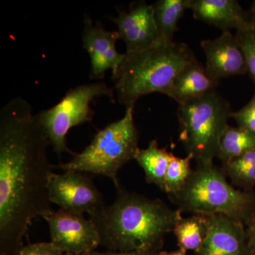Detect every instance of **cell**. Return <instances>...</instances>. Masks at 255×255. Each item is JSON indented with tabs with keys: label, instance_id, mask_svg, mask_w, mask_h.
Masks as SVG:
<instances>
[{
	"label": "cell",
	"instance_id": "6da1fadb",
	"mask_svg": "<svg viewBox=\"0 0 255 255\" xmlns=\"http://www.w3.org/2000/svg\"><path fill=\"white\" fill-rule=\"evenodd\" d=\"M49 139L31 105L17 97L0 111V255H16L32 221L50 209Z\"/></svg>",
	"mask_w": 255,
	"mask_h": 255
},
{
	"label": "cell",
	"instance_id": "7a4b0ae2",
	"mask_svg": "<svg viewBox=\"0 0 255 255\" xmlns=\"http://www.w3.org/2000/svg\"><path fill=\"white\" fill-rule=\"evenodd\" d=\"M113 204L90 217L100 236V246L112 251L152 254L160 251L164 237L182 219L180 210L159 199L117 189Z\"/></svg>",
	"mask_w": 255,
	"mask_h": 255
},
{
	"label": "cell",
	"instance_id": "3957f363",
	"mask_svg": "<svg viewBox=\"0 0 255 255\" xmlns=\"http://www.w3.org/2000/svg\"><path fill=\"white\" fill-rule=\"evenodd\" d=\"M195 58L188 45L174 41H159L145 50L125 53L112 75L117 100L127 109L142 96L154 92L167 96L177 74Z\"/></svg>",
	"mask_w": 255,
	"mask_h": 255
},
{
	"label": "cell",
	"instance_id": "277c9868",
	"mask_svg": "<svg viewBox=\"0 0 255 255\" xmlns=\"http://www.w3.org/2000/svg\"><path fill=\"white\" fill-rule=\"evenodd\" d=\"M181 212L191 215H224L244 225L255 216V194L236 189L222 168L197 164L177 194L169 196Z\"/></svg>",
	"mask_w": 255,
	"mask_h": 255
},
{
	"label": "cell",
	"instance_id": "5b68a950",
	"mask_svg": "<svg viewBox=\"0 0 255 255\" xmlns=\"http://www.w3.org/2000/svg\"><path fill=\"white\" fill-rule=\"evenodd\" d=\"M233 112L229 102L216 90L178 106L179 140L197 164H214Z\"/></svg>",
	"mask_w": 255,
	"mask_h": 255
},
{
	"label": "cell",
	"instance_id": "8992f818",
	"mask_svg": "<svg viewBox=\"0 0 255 255\" xmlns=\"http://www.w3.org/2000/svg\"><path fill=\"white\" fill-rule=\"evenodd\" d=\"M134 107L126 109L124 117L100 130L86 148L74 153L67 163H60L65 171H75L104 176L112 179L121 189L119 171L132 159L139 150V135L133 119Z\"/></svg>",
	"mask_w": 255,
	"mask_h": 255
},
{
	"label": "cell",
	"instance_id": "52a82bcc",
	"mask_svg": "<svg viewBox=\"0 0 255 255\" xmlns=\"http://www.w3.org/2000/svg\"><path fill=\"white\" fill-rule=\"evenodd\" d=\"M114 92V88L104 82L80 85L69 90L57 105L36 115L48 135L50 145L60 159L63 152L72 155L75 153L67 145L66 135L72 128L92 122V101L97 97H107L115 103Z\"/></svg>",
	"mask_w": 255,
	"mask_h": 255
},
{
	"label": "cell",
	"instance_id": "ba28073f",
	"mask_svg": "<svg viewBox=\"0 0 255 255\" xmlns=\"http://www.w3.org/2000/svg\"><path fill=\"white\" fill-rule=\"evenodd\" d=\"M50 203L60 209L75 213L97 216L106 205L103 195L91 178L82 172L65 171L52 174L48 186Z\"/></svg>",
	"mask_w": 255,
	"mask_h": 255
},
{
	"label": "cell",
	"instance_id": "9c48e42d",
	"mask_svg": "<svg viewBox=\"0 0 255 255\" xmlns=\"http://www.w3.org/2000/svg\"><path fill=\"white\" fill-rule=\"evenodd\" d=\"M43 219L49 227L51 243L62 253L86 255L100 246L95 223L84 215L59 209Z\"/></svg>",
	"mask_w": 255,
	"mask_h": 255
},
{
	"label": "cell",
	"instance_id": "30bf717a",
	"mask_svg": "<svg viewBox=\"0 0 255 255\" xmlns=\"http://www.w3.org/2000/svg\"><path fill=\"white\" fill-rule=\"evenodd\" d=\"M111 18L118 27L119 39L125 43L126 53L145 50L159 41L152 4L145 1L132 2L128 11L119 10V16Z\"/></svg>",
	"mask_w": 255,
	"mask_h": 255
},
{
	"label": "cell",
	"instance_id": "8fae6325",
	"mask_svg": "<svg viewBox=\"0 0 255 255\" xmlns=\"http://www.w3.org/2000/svg\"><path fill=\"white\" fill-rule=\"evenodd\" d=\"M118 39L117 31H107L99 21L94 25L91 18L85 16L82 42L84 49L90 57V78L102 80L109 70H112V75L117 71L125 57V53H120L117 49Z\"/></svg>",
	"mask_w": 255,
	"mask_h": 255
},
{
	"label": "cell",
	"instance_id": "7c38bea8",
	"mask_svg": "<svg viewBox=\"0 0 255 255\" xmlns=\"http://www.w3.org/2000/svg\"><path fill=\"white\" fill-rule=\"evenodd\" d=\"M206 56V73L220 81L222 78L248 73L246 57L236 35L229 31L221 36L201 42Z\"/></svg>",
	"mask_w": 255,
	"mask_h": 255
},
{
	"label": "cell",
	"instance_id": "4fadbf2b",
	"mask_svg": "<svg viewBox=\"0 0 255 255\" xmlns=\"http://www.w3.org/2000/svg\"><path fill=\"white\" fill-rule=\"evenodd\" d=\"M207 218V236L194 255H253L243 223L224 215H209Z\"/></svg>",
	"mask_w": 255,
	"mask_h": 255
},
{
	"label": "cell",
	"instance_id": "5bb4252c",
	"mask_svg": "<svg viewBox=\"0 0 255 255\" xmlns=\"http://www.w3.org/2000/svg\"><path fill=\"white\" fill-rule=\"evenodd\" d=\"M194 17L223 31L236 30L248 22V14L236 0H191Z\"/></svg>",
	"mask_w": 255,
	"mask_h": 255
},
{
	"label": "cell",
	"instance_id": "9a60e30c",
	"mask_svg": "<svg viewBox=\"0 0 255 255\" xmlns=\"http://www.w3.org/2000/svg\"><path fill=\"white\" fill-rule=\"evenodd\" d=\"M219 84L208 75L205 67L195 58L177 74L167 96L181 105L213 91Z\"/></svg>",
	"mask_w": 255,
	"mask_h": 255
},
{
	"label": "cell",
	"instance_id": "2e32d148",
	"mask_svg": "<svg viewBox=\"0 0 255 255\" xmlns=\"http://www.w3.org/2000/svg\"><path fill=\"white\" fill-rule=\"evenodd\" d=\"M174 156L166 148H159L157 140H152L147 147L139 149L135 159L145 172L146 182L164 192L166 172Z\"/></svg>",
	"mask_w": 255,
	"mask_h": 255
},
{
	"label": "cell",
	"instance_id": "e0dca14e",
	"mask_svg": "<svg viewBox=\"0 0 255 255\" xmlns=\"http://www.w3.org/2000/svg\"><path fill=\"white\" fill-rule=\"evenodd\" d=\"M190 4L191 0H158L152 4L159 41H174L178 23Z\"/></svg>",
	"mask_w": 255,
	"mask_h": 255
},
{
	"label": "cell",
	"instance_id": "ac0fdd59",
	"mask_svg": "<svg viewBox=\"0 0 255 255\" xmlns=\"http://www.w3.org/2000/svg\"><path fill=\"white\" fill-rule=\"evenodd\" d=\"M209 231V221L206 215L194 214L182 218L173 233L179 248L194 253L200 249Z\"/></svg>",
	"mask_w": 255,
	"mask_h": 255
},
{
	"label": "cell",
	"instance_id": "d6986e66",
	"mask_svg": "<svg viewBox=\"0 0 255 255\" xmlns=\"http://www.w3.org/2000/svg\"><path fill=\"white\" fill-rule=\"evenodd\" d=\"M255 150V134L241 127L228 126L220 141L217 158L224 164Z\"/></svg>",
	"mask_w": 255,
	"mask_h": 255
},
{
	"label": "cell",
	"instance_id": "ffe728a7",
	"mask_svg": "<svg viewBox=\"0 0 255 255\" xmlns=\"http://www.w3.org/2000/svg\"><path fill=\"white\" fill-rule=\"evenodd\" d=\"M221 168L226 177L243 190L251 191L255 187V150L222 164Z\"/></svg>",
	"mask_w": 255,
	"mask_h": 255
},
{
	"label": "cell",
	"instance_id": "44dd1931",
	"mask_svg": "<svg viewBox=\"0 0 255 255\" xmlns=\"http://www.w3.org/2000/svg\"><path fill=\"white\" fill-rule=\"evenodd\" d=\"M192 159L193 155L189 154L183 158L174 155L171 160L164 180V192L169 196L179 192L190 177L193 172L191 167Z\"/></svg>",
	"mask_w": 255,
	"mask_h": 255
},
{
	"label": "cell",
	"instance_id": "7402d4cb",
	"mask_svg": "<svg viewBox=\"0 0 255 255\" xmlns=\"http://www.w3.org/2000/svg\"><path fill=\"white\" fill-rule=\"evenodd\" d=\"M244 53L248 68L255 86V26L248 22L243 27L237 30L236 34Z\"/></svg>",
	"mask_w": 255,
	"mask_h": 255
},
{
	"label": "cell",
	"instance_id": "603a6c76",
	"mask_svg": "<svg viewBox=\"0 0 255 255\" xmlns=\"http://www.w3.org/2000/svg\"><path fill=\"white\" fill-rule=\"evenodd\" d=\"M232 118L237 122L238 127L255 134V89L251 101L238 112H233Z\"/></svg>",
	"mask_w": 255,
	"mask_h": 255
},
{
	"label": "cell",
	"instance_id": "cb8c5ba5",
	"mask_svg": "<svg viewBox=\"0 0 255 255\" xmlns=\"http://www.w3.org/2000/svg\"><path fill=\"white\" fill-rule=\"evenodd\" d=\"M16 255H64V253L50 242L23 246Z\"/></svg>",
	"mask_w": 255,
	"mask_h": 255
},
{
	"label": "cell",
	"instance_id": "d4e9b609",
	"mask_svg": "<svg viewBox=\"0 0 255 255\" xmlns=\"http://www.w3.org/2000/svg\"><path fill=\"white\" fill-rule=\"evenodd\" d=\"M246 233L252 255H255V216L247 224Z\"/></svg>",
	"mask_w": 255,
	"mask_h": 255
},
{
	"label": "cell",
	"instance_id": "484cf974",
	"mask_svg": "<svg viewBox=\"0 0 255 255\" xmlns=\"http://www.w3.org/2000/svg\"><path fill=\"white\" fill-rule=\"evenodd\" d=\"M150 254H143L137 252H121V251H107L97 252L95 251L90 252L86 255H149Z\"/></svg>",
	"mask_w": 255,
	"mask_h": 255
},
{
	"label": "cell",
	"instance_id": "4316f807",
	"mask_svg": "<svg viewBox=\"0 0 255 255\" xmlns=\"http://www.w3.org/2000/svg\"><path fill=\"white\" fill-rule=\"evenodd\" d=\"M149 255H187V252L179 248V249L175 251L165 252L160 251L156 252L155 253H152V254Z\"/></svg>",
	"mask_w": 255,
	"mask_h": 255
},
{
	"label": "cell",
	"instance_id": "83f0119b",
	"mask_svg": "<svg viewBox=\"0 0 255 255\" xmlns=\"http://www.w3.org/2000/svg\"><path fill=\"white\" fill-rule=\"evenodd\" d=\"M248 14V22L255 26V1L252 4L251 10Z\"/></svg>",
	"mask_w": 255,
	"mask_h": 255
},
{
	"label": "cell",
	"instance_id": "f1b7e54d",
	"mask_svg": "<svg viewBox=\"0 0 255 255\" xmlns=\"http://www.w3.org/2000/svg\"><path fill=\"white\" fill-rule=\"evenodd\" d=\"M64 255H73V254H68V253H64Z\"/></svg>",
	"mask_w": 255,
	"mask_h": 255
}]
</instances>
